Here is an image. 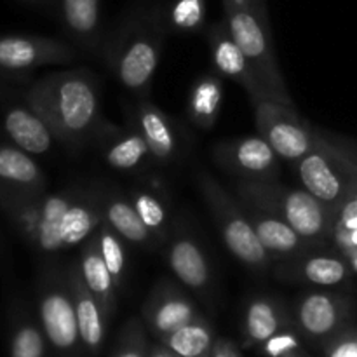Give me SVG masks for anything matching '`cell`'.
<instances>
[{
	"instance_id": "6da1fadb",
	"label": "cell",
	"mask_w": 357,
	"mask_h": 357,
	"mask_svg": "<svg viewBox=\"0 0 357 357\" xmlns=\"http://www.w3.org/2000/svg\"><path fill=\"white\" fill-rule=\"evenodd\" d=\"M26 105L37 112L65 145L84 146L96 139L105 122L100 86L87 70L56 72L28 89Z\"/></svg>"
},
{
	"instance_id": "7a4b0ae2",
	"label": "cell",
	"mask_w": 357,
	"mask_h": 357,
	"mask_svg": "<svg viewBox=\"0 0 357 357\" xmlns=\"http://www.w3.org/2000/svg\"><path fill=\"white\" fill-rule=\"evenodd\" d=\"M166 28L159 7H135L105 35L100 56L115 79L139 100L152 87Z\"/></svg>"
},
{
	"instance_id": "3957f363",
	"label": "cell",
	"mask_w": 357,
	"mask_h": 357,
	"mask_svg": "<svg viewBox=\"0 0 357 357\" xmlns=\"http://www.w3.org/2000/svg\"><path fill=\"white\" fill-rule=\"evenodd\" d=\"M241 202L272 213L291 225L309 243L333 237L337 211L307 190L289 188L278 181H237Z\"/></svg>"
},
{
	"instance_id": "277c9868",
	"label": "cell",
	"mask_w": 357,
	"mask_h": 357,
	"mask_svg": "<svg viewBox=\"0 0 357 357\" xmlns=\"http://www.w3.org/2000/svg\"><path fill=\"white\" fill-rule=\"evenodd\" d=\"M223 9H225L227 26L250 61L264 89L265 100L295 107L278 59H275L267 6L250 7L223 2Z\"/></svg>"
},
{
	"instance_id": "5b68a950",
	"label": "cell",
	"mask_w": 357,
	"mask_h": 357,
	"mask_svg": "<svg viewBox=\"0 0 357 357\" xmlns=\"http://www.w3.org/2000/svg\"><path fill=\"white\" fill-rule=\"evenodd\" d=\"M199 188L211 213L213 222L232 257L251 271H267L274 258L261 246L243 202L236 201L225 188L220 187L215 178L206 173L199 176Z\"/></svg>"
},
{
	"instance_id": "8992f818",
	"label": "cell",
	"mask_w": 357,
	"mask_h": 357,
	"mask_svg": "<svg viewBox=\"0 0 357 357\" xmlns=\"http://www.w3.org/2000/svg\"><path fill=\"white\" fill-rule=\"evenodd\" d=\"M295 169L305 190L337 213L357 188V178L331 152L319 132L314 138V149L295 160Z\"/></svg>"
},
{
	"instance_id": "52a82bcc",
	"label": "cell",
	"mask_w": 357,
	"mask_h": 357,
	"mask_svg": "<svg viewBox=\"0 0 357 357\" xmlns=\"http://www.w3.org/2000/svg\"><path fill=\"white\" fill-rule=\"evenodd\" d=\"M79 192L65 190L51 195H38L30 201L13 204V220L26 239L40 253L63 251L61 223Z\"/></svg>"
},
{
	"instance_id": "ba28073f",
	"label": "cell",
	"mask_w": 357,
	"mask_h": 357,
	"mask_svg": "<svg viewBox=\"0 0 357 357\" xmlns=\"http://www.w3.org/2000/svg\"><path fill=\"white\" fill-rule=\"evenodd\" d=\"M253 108L258 135L271 143L281 159L295 162L314 149L316 132L300 119L295 107L272 100H258Z\"/></svg>"
},
{
	"instance_id": "9c48e42d",
	"label": "cell",
	"mask_w": 357,
	"mask_h": 357,
	"mask_svg": "<svg viewBox=\"0 0 357 357\" xmlns=\"http://www.w3.org/2000/svg\"><path fill=\"white\" fill-rule=\"evenodd\" d=\"M213 159L237 181H275L281 171L279 155L260 135L218 143Z\"/></svg>"
},
{
	"instance_id": "30bf717a",
	"label": "cell",
	"mask_w": 357,
	"mask_h": 357,
	"mask_svg": "<svg viewBox=\"0 0 357 357\" xmlns=\"http://www.w3.org/2000/svg\"><path fill=\"white\" fill-rule=\"evenodd\" d=\"M45 282L47 286L42 289L40 302H38L44 333L54 347L68 351L80 340L70 275L56 274Z\"/></svg>"
},
{
	"instance_id": "8fae6325",
	"label": "cell",
	"mask_w": 357,
	"mask_h": 357,
	"mask_svg": "<svg viewBox=\"0 0 357 357\" xmlns=\"http://www.w3.org/2000/svg\"><path fill=\"white\" fill-rule=\"evenodd\" d=\"M77 58L72 44L49 37L7 35L0 37V70L28 72L45 65H65Z\"/></svg>"
},
{
	"instance_id": "7c38bea8",
	"label": "cell",
	"mask_w": 357,
	"mask_h": 357,
	"mask_svg": "<svg viewBox=\"0 0 357 357\" xmlns=\"http://www.w3.org/2000/svg\"><path fill=\"white\" fill-rule=\"evenodd\" d=\"M166 261L178 282L195 293H204L211 288L213 272L204 248L195 236L176 230L167 237Z\"/></svg>"
},
{
	"instance_id": "4fadbf2b",
	"label": "cell",
	"mask_w": 357,
	"mask_h": 357,
	"mask_svg": "<svg viewBox=\"0 0 357 357\" xmlns=\"http://www.w3.org/2000/svg\"><path fill=\"white\" fill-rule=\"evenodd\" d=\"M208 42L209 47H211L213 63H215L216 70L223 77L239 84L250 96L251 105L257 103L258 100H265L264 89H261L250 61L244 56V52L241 51L236 38L230 33L225 20L215 23L209 28Z\"/></svg>"
},
{
	"instance_id": "5bb4252c",
	"label": "cell",
	"mask_w": 357,
	"mask_h": 357,
	"mask_svg": "<svg viewBox=\"0 0 357 357\" xmlns=\"http://www.w3.org/2000/svg\"><path fill=\"white\" fill-rule=\"evenodd\" d=\"M0 190L10 206L44 194L45 176L30 153L0 145Z\"/></svg>"
},
{
	"instance_id": "9a60e30c",
	"label": "cell",
	"mask_w": 357,
	"mask_h": 357,
	"mask_svg": "<svg viewBox=\"0 0 357 357\" xmlns=\"http://www.w3.org/2000/svg\"><path fill=\"white\" fill-rule=\"evenodd\" d=\"M145 316L150 326L164 337L199 319L194 302L167 279L159 281L153 288L152 295L146 300Z\"/></svg>"
},
{
	"instance_id": "2e32d148",
	"label": "cell",
	"mask_w": 357,
	"mask_h": 357,
	"mask_svg": "<svg viewBox=\"0 0 357 357\" xmlns=\"http://www.w3.org/2000/svg\"><path fill=\"white\" fill-rule=\"evenodd\" d=\"M135 128L146 142L150 157L160 166L173 162L180 152V138L174 122L157 105L142 98L135 108Z\"/></svg>"
},
{
	"instance_id": "e0dca14e",
	"label": "cell",
	"mask_w": 357,
	"mask_h": 357,
	"mask_svg": "<svg viewBox=\"0 0 357 357\" xmlns=\"http://www.w3.org/2000/svg\"><path fill=\"white\" fill-rule=\"evenodd\" d=\"M63 30L75 47L87 54H100L105 40L101 0H58Z\"/></svg>"
},
{
	"instance_id": "ac0fdd59",
	"label": "cell",
	"mask_w": 357,
	"mask_h": 357,
	"mask_svg": "<svg viewBox=\"0 0 357 357\" xmlns=\"http://www.w3.org/2000/svg\"><path fill=\"white\" fill-rule=\"evenodd\" d=\"M94 142L100 145L101 155L112 169H138L146 157H150L149 145L135 126L121 128L105 121Z\"/></svg>"
},
{
	"instance_id": "d6986e66",
	"label": "cell",
	"mask_w": 357,
	"mask_h": 357,
	"mask_svg": "<svg viewBox=\"0 0 357 357\" xmlns=\"http://www.w3.org/2000/svg\"><path fill=\"white\" fill-rule=\"evenodd\" d=\"M243 206L261 246L268 251L274 260L275 258H296L312 250L310 246L314 244L303 239L291 225L282 222L281 218L260 208L244 204V202Z\"/></svg>"
},
{
	"instance_id": "ffe728a7",
	"label": "cell",
	"mask_w": 357,
	"mask_h": 357,
	"mask_svg": "<svg viewBox=\"0 0 357 357\" xmlns=\"http://www.w3.org/2000/svg\"><path fill=\"white\" fill-rule=\"evenodd\" d=\"M347 303L338 295L328 291H310L300 298L296 317L305 333L310 337L331 335L344 321Z\"/></svg>"
},
{
	"instance_id": "44dd1931",
	"label": "cell",
	"mask_w": 357,
	"mask_h": 357,
	"mask_svg": "<svg viewBox=\"0 0 357 357\" xmlns=\"http://www.w3.org/2000/svg\"><path fill=\"white\" fill-rule=\"evenodd\" d=\"M2 126L6 135L13 139L17 149L35 155L47 153L52 146V138H56L47 122L28 105L10 107L3 114Z\"/></svg>"
},
{
	"instance_id": "7402d4cb",
	"label": "cell",
	"mask_w": 357,
	"mask_h": 357,
	"mask_svg": "<svg viewBox=\"0 0 357 357\" xmlns=\"http://www.w3.org/2000/svg\"><path fill=\"white\" fill-rule=\"evenodd\" d=\"M103 222V194L79 192L61 223L63 250L86 243Z\"/></svg>"
},
{
	"instance_id": "603a6c76",
	"label": "cell",
	"mask_w": 357,
	"mask_h": 357,
	"mask_svg": "<svg viewBox=\"0 0 357 357\" xmlns=\"http://www.w3.org/2000/svg\"><path fill=\"white\" fill-rule=\"evenodd\" d=\"M80 274H82L84 282L87 289L93 293L96 302L100 303L105 317L110 316L115 309L117 302V286H115L114 278L101 257L100 244H98L96 232L82 244V253H80L79 261H77Z\"/></svg>"
},
{
	"instance_id": "cb8c5ba5",
	"label": "cell",
	"mask_w": 357,
	"mask_h": 357,
	"mask_svg": "<svg viewBox=\"0 0 357 357\" xmlns=\"http://www.w3.org/2000/svg\"><path fill=\"white\" fill-rule=\"evenodd\" d=\"M352 267L349 261L337 255L328 253H303L296 257L295 264H286L282 272L291 279L310 282L321 288H333L351 278Z\"/></svg>"
},
{
	"instance_id": "d4e9b609",
	"label": "cell",
	"mask_w": 357,
	"mask_h": 357,
	"mask_svg": "<svg viewBox=\"0 0 357 357\" xmlns=\"http://www.w3.org/2000/svg\"><path fill=\"white\" fill-rule=\"evenodd\" d=\"M70 284H72L73 302H75L77 323H79L80 340L89 349H98L105 335V314L100 303L87 289L77 264L70 268Z\"/></svg>"
},
{
	"instance_id": "484cf974",
	"label": "cell",
	"mask_w": 357,
	"mask_h": 357,
	"mask_svg": "<svg viewBox=\"0 0 357 357\" xmlns=\"http://www.w3.org/2000/svg\"><path fill=\"white\" fill-rule=\"evenodd\" d=\"M103 220L129 244L150 246L155 244L152 234L139 218L129 195L103 194Z\"/></svg>"
},
{
	"instance_id": "4316f807",
	"label": "cell",
	"mask_w": 357,
	"mask_h": 357,
	"mask_svg": "<svg viewBox=\"0 0 357 357\" xmlns=\"http://www.w3.org/2000/svg\"><path fill=\"white\" fill-rule=\"evenodd\" d=\"M223 79L215 73L199 77L190 87L187 101V114L190 121L201 129L215 128L223 105Z\"/></svg>"
},
{
	"instance_id": "83f0119b",
	"label": "cell",
	"mask_w": 357,
	"mask_h": 357,
	"mask_svg": "<svg viewBox=\"0 0 357 357\" xmlns=\"http://www.w3.org/2000/svg\"><path fill=\"white\" fill-rule=\"evenodd\" d=\"M282 324L281 307L278 302L260 296L251 300L244 314V331L255 344H265L271 337L279 333Z\"/></svg>"
},
{
	"instance_id": "f1b7e54d",
	"label": "cell",
	"mask_w": 357,
	"mask_h": 357,
	"mask_svg": "<svg viewBox=\"0 0 357 357\" xmlns=\"http://www.w3.org/2000/svg\"><path fill=\"white\" fill-rule=\"evenodd\" d=\"M129 199L155 243H166L169 237V211H167L166 202L155 192L143 190V188L132 190Z\"/></svg>"
},
{
	"instance_id": "f546056e",
	"label": "cell",
	"mask_w": 357,
	"mask_h": 357,
	"mask_svg": "<svg viewBox=\"0 0 357 357\" xmlns=\"http://www.w3.org/2000/svg\"><path fill=\"white\" fill-rule=\"evenodd\" d=\"M213 344V333L201 319L173 331L166 337V345L178 357H204Z\"/></svg>"
},
{
	"instance_id": "4dcf8cb0",
	"label": "cell",
	"mask_w": 357,
	"mask_h": 357,
	"mask_svg": "<svg viewBox=\"0 0 357 357\" xmlns=\"http://www.w3.org/2000/svg\"><path fill=\"white\" fill-rule=\"evenodd\" d=\"M96 239L100 244L101 257L114 278L115 286L117 289H121L126 282V275H128V250L124 246V239L105 220L98 227Z\"/></svg>"
},
{
	"instance_id": "1f68e13d",
	"label": "cell",
	"mask_w": 357,
	"mask_h": 357,
	"mask_svg": "<svg viewBox=\"0 0 357 357\" xmlns=\"http://www.w3.org/2000/svg\"><path fill=\"white\" fill-rule=\"evenodd\" d=\"M167 21L176 31H199L206 21V0H176L171 7Z\"/></svg>"
},
{
	"instance_id": "d6a6232c",
	"label": "cell",
	"mask_w": 357,
	"mask_h": 357,
	"mask_svg": "<svg viewBox=\"0 0 357 357\" xmlns=\"http://www.w3.org/2000/svg\"><path fill=\"white\" fill-rule=\"evenodd\" d=\"M44 356V338L35 326L24 324L14 333L10 345V357H42Z\"/></svg>"
},
{
	"instance_id": "836d02e7",
	"label": "cell",
	"mask_w": 357,
	"mask_h": 357,
	"mask_svg": "<svg viewBox=\"0 0 357 357\" xmlns=\"http://www.w3.org/2000/svg\"><path fill=\"white\" fill-rule=\"evenodd\" d=\"M324 142L330 146L331 152L349 167L352 174L357 178V145L354 143H349L342 138H333V136L323 135Z\"/></svg>"
},
{
	"instance_id": "e575fe53",
	"label": "cell",
	"mask_w": 357,
	"mask_h": 357,
	"mask_svg": "<svg viewBox=\"0 0 357 357\" xmlns=\"http://www.w3.org/2000/svg\"><path fill=\"white\" fill-rule=\"evenodd\" d=\"M298 349V340L293 333H275L265 342V352L271 357H282Z\"/></svg>"
},
{
	"instance_id": "d590c367",
	"label": "cell",
	"mask_w": 357,
	"mask_h": 357,
	"mask_svg": "<svg viewBox=\"0 0 357 357\" xmlns=\"http://www.w3.org/2000/svg\"><path fill=\"white\" fill-rule=\"evenodd\" d=\"M357 230V197L352 195L351 199L342 204L337 213V225L335 232H352Z\"/></svg>"
},
{
	"instance_id": "8d00e7d4",
	"label": "cell",
	"mask_w": 357,
	"mask_h": 357,
	"mask_svg": "<svg viewBox=\"0 0 357 357\" xmlns=\"http://www.w3.org/2000/svg\"><path fill=\"white\" fill-rule=\"evenodd\" d=\"M328 357H357V330L347 331L331 344Z\"/></svg>"
},
{
	"instance_id": "74e56055",
	"label": "cell",
	"mask_w": 357,
	"mask_h": 357,
	"mask_svg": "<svg viewBox=\"0 0 357 357\" xmlns=\"http://www.w3.org/2000/svg\"><path fill=\"white\" fill-rule=\"evenodd\" d=\"M333 239L342 251L357 248V230H352V232H335Z\"/></svg>"
},
{
	"instance_id": "f35d334b",
	"label": "cell",
	"mask_w": 357,
	"mask_h": 357,
	"mask_svg": "<svg viewBox=\"0 0 357 357\" xmlns=\"http://www.w3.org/2000/svg\"><path fill=\"white\" fill-rule=\"evenodd\" d=\"M211 357H237V354L234 352V349L230 347L229 344H225V342H220V344L215 347V351H213Z\"/></svg>"
},
{
	"instance_id": "ab89813d",
	"label": "cell",
	"mask_w": 357,
	"mask_h": 357,
	"mask_svg": "<svg viewBox=\"0 0 357 357\" xmlns=\"http://www.w3.org/2000/svg\"><path fill=\"white\" fill-rule=\"evenodd\" d=\"M345 257V260L349 261V265L352 267V271L357 274V248H351V250H344L342 251Z\"/></svg>"
},
{
	"instance_id": "60d3db41",
	"label": "cell",
	"mask_w": 357,
	"mask_h": 357,
	"mask_svg": "<svg viewBox=\"0 0 357 357\" xmlns=\"http://www.w3.org/2000/svg\"><path fill=\"white\" fill-rule=\"evenodd\" d=\"M222 2H232V3H239V6H250V7L267 6V0H222Z\"/></svg>"
},
{
	"instance_id": "b9f144b4",
	"label": "cell",
	"mask_w": 357,
	"mask_h": 357,
	"mask_svg": "<svg viewBox=\"0 0 357 357\" xmlns=\"http://www.w3.org/2000/svg\"><path fill=\"white\" fill-rule=\"evenodd\" d=\"M117 357H143V356L138 349H126V351H122Z\"/></svg>"
},
{
	"instance_id": "7bdbcfd3",
	"label": "cell",
	"mask_w": 357,
	"mask_h": 357,
	"mask_svg": "<svg viewBox=\"0 0 357 357\" xmlns=\"http://www.w3.org/2000/svg\"><path fill=\"white\" fill-rule=\"evenodd\" d=\"M152 357H171V356L167 354V352H155Z\"/></svg>"
},
{
	"instance_id": "ee69618b",
	"label": "cell",
	"mask_w": 357,
	"mask_h": 357,
	"mask_svg": "<svg viewBox=\"0 0 357 357\" xmlns=\"http://www.w3.org/2000/svg\"><path fill=\"white\" fill-rule=\"evenodd\" d=\"M33 2H44V0H33Z\"/></svg>"
},
{
	"instance_id": "f6af8a7d",
	"label": "cell",
	"mask_w": 357,
	"mask_h": 357,
	"mask_svg": "<svg viewBox=\"0 0 357 357\" xmlns=\"http://www.w3.org/2000/svg\"><path fill=\"white\" fill-rule=\"evenodd\" d=\"M354 195H356V197H357V188H356V192H354Z\"/></svg>"
}]
</instances>
